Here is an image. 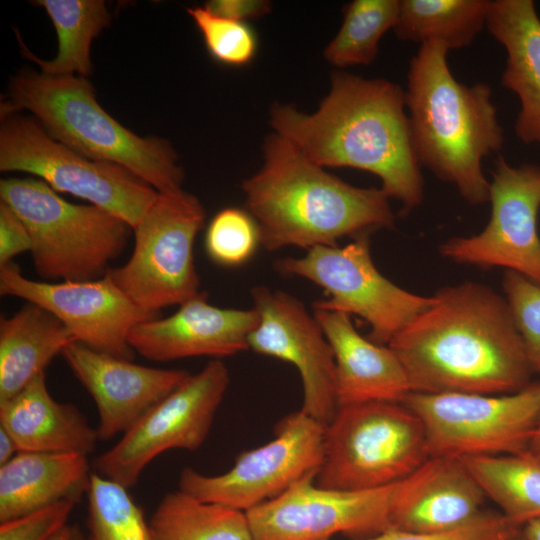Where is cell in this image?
<instances>
[{"mask_svg":"<svg viewBox=\"0 0 540 540\" xmlns=\"http://www.w3.org/2000/svg\"><path fill=\"white\" fill-rule=\"evenodd\" d=\"M489 0H400L394 32L420 45L438 42L449 51L472 44L486 26Z\"/></svg>","mask_w":540,"mask_h":540,"instance_id":"83f0119b","label":"cell"},{"mask_svg":"<svg viewBox=\"0 0 540 540\" xmlns=\"http://www.w3.org/2000/svg\"><path fill=\"white\" fill-rule=\"evenodd\" d=\"M30 249L31 238L25 224L8 205L0 202V267Z\"/></svg>","mask_w":540,"mask_h":540,"instance_id":"8d00e7d4","label":"cell"},{"mask_svg":"<svg viewBox=\"0 0 540 540\" xmlns=\"http://www.w3.org/2000/svg\"><path fill=\"white\" fill-rule=\"evenodd\" d=\"M205 217L199 199L182 188L158 192L133 229L129 260L107 274L134 304L150 313L196 297L201 292L193 247Z\"/></svg>","mask_w":540,"mask_h":540,"instance_id":"ba28073f","label":"cell"},{"mask_svg":"<svg viewBox=\"0 0 540 540\" xmlns=\"http://www.w3.org/2000/svg\"><path fill=\"white\" fill-rule=\"evenodd\" d=\"M521 528L501 513H486L472 524L447 533L423 534L390 528L362 540H518Z\"/></svg>","mask_w":540,"mask_h":540,"instance_id":"e575fe53","label":"cell"},{"mask_svg":"<svg viewBox=\"0 0 540 540\" xmlns=\"http://www.w3.org/2000/svg\"><path fill=\"white\" fill-rule=\"evenodd\" d=\"M0 171L33 174L54 191L84 199L132 229L158 195L126 168L89 159L53 139L36 120L14 113L2 115Z\"/></svg>","mask_w":540,"mask_h":540,"instance_id":"9c48e42d","label":"cell"},{"mask_svg":"<svg viewBox=\"0 0 540 540\" xmlns=\"http://www.w3.org/2000/svg\"><path fill=\"white\" fill-rule=\"evenodd\" d=\"M229 383L225 363L210 360L99 455L94 460V472L129 489L163 452L197 450L210 432Z\"/></svg>","mask_w":540,"mask_h":540,"instance_id":"7c38bea8","label":"cell"},{"mask_svg":"<svg viewBox=\"0 0 540 540\" xmlns=\"http://www.w3.org/2000/svg\"><path fill=\"white\" fill-rule=\"evenodd\" d=\"M76 506L60 502L0 523V540H50L69 522Z\"/></svg>","mask_w":540,"mask_h":540,"instance_id":"d590c367","label":"cell"},{"mask_svg":"<svg viewBox=\"0 0 540 540\" xmlns=\"http://www.w3.org/2000/svg\"><path fill=\"white\" fill-rule=\"evenodd\" d=\"M204 6L222 17L247 23L268 14L272 4L266 0H211Z\"/></svg>","mask_w":540,"mask_h":540,"instance_id":"74e56055","label":"cell"},{"mask_svg":"<svg viewBox=\"0 0 540 540\" xmlns=\"http://www.w3.org/2000/svg\"><path fill=\"white\" fill-rule=\"evenodd\" d=\"M529 451L537 456H540V419H539L537 431L535 433V436H534V439L532 441Z\"/></svg>","mask_w":540,"mask_h":540,"instance_id":"b9f144b4","label":"cell"},{"mask_svg":"<svg viewBox=\"0 0 540 540\" xmlns=\"http://www.w3.org/2000/svg\"><path fill=\"white\" fill-rule=\"evenodd\" d=\"M242 190L268 251L337 246L343 237L370 235L395 223L385 191L356 187L326 172L276 133L265 140L263 165Z\"/></svg>","mask_w":540,"mask_h":540,"instance_id":"3957f363","label":"cell"},{"mask_svg":"<svg viewBox=\"0 0 540 540\" xmlns=\"http://www.w3.org/2000/svg\"><path fill=\"white\" fill-rule=\"evenodd\" d=\"M19 452L13 437L4 428L0 427V466L11 461Z\"/></svg>","mask_w":540,"mask_h":540,"instance_id":"f35d334b","label":"cell"},{"mask_svg":"<svg viewBox=\"0 0 540 540\" xmlns=\"http://www.w3.org/2000/svg\"><path fill=\"white\" fill-rule=\"evenodd\" d=\"M0 293L36 304L57 317L74 342L132 360L128 342L139 323L159 317L139 308L105 276L88 281L42 282L26 278L14 262L0 267Z\"/></svg>","mask_w":540,"mask_h":540,"instance_id":"9a60e30c","label":"cell"},{"mask_svg":"<svg viewBox=\"0 0 540 540\" xmlns=\"http://www.w3.org/2000/svg\"><path fill=\"white\" fill-rule=\"evenodd\" d=\"M485 500L461 459L431 457L395 484L391 528L423 534L455 531L486 514Z\"/></svg>","mask_w":540,"mask_h":540,"instance_id":"ffe728a7","label":"cell"},{"mask_svg":"<svg viewBox=\"0 0 540 540\" xmlns=\"http://www.w3.org/2000/svg\"><path fill=\"white\" fill-rule=\"evenodd\" d=\"M0 199L25 224L35 271L46 280L102 278L133 230L100 207L66 201L38 178L2 179Z\"/></svg>","mask_w":540,"mask_h":540,"instance_id":"8992f818","label":"cell"},{"mask_svg":"<svg viewBox=\"0 0 540 540\" xmlns=\"http://www.w3.org/2000/svg\"><path fill=\"white\" fill-rule=\"evenodd\" d=\"M49 15L58 37L57 55L42 60L32 54L19 38L25 57L37 63L51 76L86 78L92 72L90 48L93 39L111 20L103 0H38Z\"/></svg>","mask_w":540,"mask_h":540,"instance_id":"4316f807","label":"cell"},{"mask_svg":"<svg viewBox=\"0 0 540 540\" xmlns=\"http://www.w3.org/2000/svg\"><path fill=\"white\" fill-rule=\"evenodd\" d=\"M74 340L49 311L27 303L10 317L0 318V402L45 372L52 359Z\"/></svg>","mask_w":540,"mask_h":540,"instance_id":"d4e9b609","label":"cell"},{"mask_svg":"<svg viewBox=\"0 0 540 540\" xmlns=\"http://www.w3.org/2000/svg\"><path fill=\"white\" fill-rule=\"evenodd\" d=\"M313 315L334 353L338 406L402 403L412 392L402 362L388 345L364 338L345 313L314 308Z\"/></svg>","mask_w":540,"mask_h":540,"instance_id":"44dd1931","label":"cell"},{"mask_svg":"<svg viewBox=\"0 0 540 540\" xmlns=\"http://www.w3.org/2000/svg\"><path fill=\"white\" fill-rule=\"evenodd\" d=\"M85 540H150L143 510L122 485L92 472Z\"/></svg>","mask_w":540,"mask_h":540,"instance_id":"4dcf8cb0","label":"cell"},{"mask_svg":"<svg viewBox=\"0 0 540 540\" xmlns=\"http://www.w3.org/2000/svg\"><path fill=\"white\" fill-rule=\"evenodd\" d=\"M518 540H524V539H523V538L521 537V535H520V537H519V539H518Z\"/></svg>","mask_w":540,"mask_h":540,"instance_id":"7bdbcfd3","label":"cell"},{"mask_svg":"<svg viewBox=\"0 0 540 540\" xmlns=\"http://www.w3.org/2000/svg\"><path fill=\"white\" fill-rule=\"evenodd\" d=\"M276 270L307 279L321 287L327 298L315 309L357 315L370 326L371 341L388 345L415 316L434 303V296L409 292L387 279L375 266L369 234L343 247L318 246L302 257L276 260Z\"/></svg>","mask_w":540,"mask_h":540,"instance_id":"8fae6325","label":"cell"},{"mask_svg":"<svg viewBox=\"0 0 540 540\" xmlns=\"http://www.w3.org/2000/svg\"><path fill=\"white\" fill-rule=\"evenodd\" d=\"M433 296L434 303L388 343L412 392L500 395L532 383L534 371L503 295L463 282Z\"/></svg>","mask_w":540,"mask_h":540,"instance_id":"6da1fadb","label":"cell"},{"mask_svg":"<svg viewBox=\"0 0 540 540\" xmlns=\"http://www.w3.org/2000/svg\"><path fill=\"white\" fill-rule=\"evenodd\" d=\"M521 537L524 540H540V519L523 525L521 528Z\"/></svg>","mask_w":540,"mask_h":540,"instance_id":"60d3db41","label":"cell"},{"mask_svg":"<svg viewBox=\"0 0 540 540\" xmlns=\"http://www.w3.org/2000/svg\"><path fill=\"white\" fill-rule=\"evenodd\" d=\"M325 429L301 410L293 412L277 423L273 440L239 454L225 473L209 476L184 468L179 490L247 512L300 480L316 478L324 457Z\"/></svg>","mask_w":540,"mask_h":540,"instance_id":"4fadbf2b","label":"cell"},{"mask_svg":"<svg viewBox=\"0 0 540 540\" xmlns=\"http://www.w3.org/2000/svg\"><path fill=\"white\" fill-rule=\"evenodd\" d=\"M187 12L212 59L227 66L242 67L255 58L258 38L248 23L222 17L205 6L189 8Z\"/></svg>","mask_w":540,"mask_h":540,"instance_id":"d6a6232c","label":"cell"},{"mask_svg":"<svg viewBox=\"0 0 540 540\" xmlns=\"http://www.w3.org/2000/svg\"><path fill=\"white\" fill-rule=\"evenodd\" d=\"M312 477L246 512L252 540H329L374 536L391 528L395 484L364 491L322 488ZM398 483V482H397Z\"/></svg>","mask_w":540,"mask_h":540,"instance_id":"2e32d148","label":"cell"},{"mask_svg":"<svg viewBox=\"0 0 540 540\" xmlns=\"http://www.w3.org/2000/svg\"><path fill=\"white\" fill-rule=\"evenodd\" d=\"M148 527L150 540H252L246 512L181 490L162 497Z\"/></svg>","mask_w":540,"mask_h":540,"instance_id":"f1b7e54d","label":"cell"},{"mask_svg":"<svg viewBox=\"0 0 540 540\" xmlns=\"http://www.w3.org/2000/svg\"><path fill=\"white\" fill-rule=\"evenodd\" d=\"M491 216L485 228L468 237H453L439 247L456 263L500 267L540 286V167L510 165L498 156L491 171Z\"/></svg>","mask_w":540,"mask_h":540,"instance_id":"5bb4252c","label":"cell"},{"mask_svg":"<svg viewBox=\"0 0 540 540\" xmlns=\"http://www.w3.org/2000/svg\"><path fill=\"white\" fill-rule=\"evenodd\" d=\"M449 50L432 41L420 45L409 63L406 108L421 166L455 186L470 205L489 202L490 181L482 161L500 151L504 130L486 83L456 80Z\"/></svg>","mask_w":540,"mask_h":540,"instance_id":"277c9868","label":"cell"},{"mask_svg":"<svg viewBox=\"0 0 540 540\" xmlns=\"http://www.w3.org/2000/svg\"><path fill=\"white\" fill-rule=\"evenodd\" d=\"M405 108V91L398 84L335 71L315 112L275 103L269 123L274 133L323 168L349 167L376 175L381 189L407 214L423 200L424 179Z\"/></svg>","mask_w":540,"mask_h":540,"instance_id":"7a4b0ae2","label":"cell"},{"mask_svg":"<svg viewBox=\"0 0 540 540\" xmlns=\"http://www.w3.org/2000/svg\"><path fill=\"white\" fill-rule=\"evenodd\" d=\"M0 427L13 437L20 452L88 456L99 440L96 428L76 406L58 402L50 395L45 372L0 402Z\"/></svg>","mask_w":540,"mask_h":540,"instance_id":"603a6c76","label":"cell"},{"mask_svg":"<svg viewBox=\"0 0 540 540\" xmlns=\"http://www.w3.org/2000/svg\"><path fill=\"white\" fill-rule=\"evenodd\" d=\"M30 111L56 141L97 161L120 165L158 192L181 188L184 171L171 143L130 131L97 102L91 83L78 76L26 70L12 78L2 113Z\"/></svg>","mask_w":540,"mask_h":540,"instance_id":"5b68a950","label":"cell"},{"mask_svg":"<svg viewBox=\"0 0 540 540\" xmlns=\"http://www.w3.org/2000/svg\"><path fill=\"white\" fill-rule=\"evenodd\" d=\"M400 0H354L344 6L343 22L324 50L333 66L345 68L372 63L385 33L394 29Z\"/></svg>","mask_w":540,"mask_h":540,"instance_id":"f546056e","label":"cell"},{"mask_svg":"<svg viewBox=\"0 0 540 540\" xmlns=\"http://www.w3.org/2000/svg\"><path fill=\"white\" fill-rule=\"evenodd\" d=\"M50 540H85V535L78 524L68 523Z\"/></svg>","mask_w":540,"mask_h":540,"instance_id":"ab89813d","label":"cell"},{"mask_svg":"<svg viewBox=\"0 0 540 540\" xmlns=\"http://www.w3.org/2000/svg\"><path fill=\"white\" fill-rule=\"evenodd\" d=\"M486 27L507 54L502 85L520 102L514 129L540 146V17L532 0L491 1Z\"/></svg>","mask_w":540,"mask_h":540,"instance_id":"7402d4cb","label":"cell"},{"mask_svg":"<svg viewBox=\"0 0 540 540\" xmlns=\"http://www.w3.org/2000/svg\"><path fill=\"white\" fill-rule=\"evenodd\" d=\"M461 460L509 521L522 527L540 519V456L526 451Z\"/></svg>","mask_w":540,"mask_h":540,"instance_id":"484cf974","label":"cell"},{"mask_svg":"<svg viewBox=\"0 0 540 540\" xmlns=\"http://www.w3.org/2000/svg\"><path fill=\"white\" fill-rule=\"evenodd\" d=\"M259 245L258 225L246 209H222L207 226L205 250L219 265L241 266L253 257Z\"/></svg>","mask_w":540,"mask_h":540,"instance_id":"1f68e13d","label":"cell"},{"mask_svg":"<svg viewBox=\"0 0 540 540\" xmlns=\"http://www.w3.org/2000/svg\"><path fill=\"white\" fill-rule=\"evenodd\" d=\"M429 458L423 424L405 404L339 406L325 429L316 485L344 491L383 488L405 479Z\"/></svg>","mask_w":540,"mask_h":540,"instance_id":"52a82bcc","label":"cell"},{"mask_svg":"<svg viewBox=\"0 0 540 540\" xmlns=\"http://www.w3.org/2000/svg\"><path fill=\"white\" fill-rule=\"evenodd\" d=\"M93 398L99 440L127 432L190 375L185 370L139 365L73 342L61 354Z\"/></svg>","mask_w":540,"mask_h":540,"instance_id":"ac0fdd59","label":"cell"},{"mask_svg":"<svg viewBox=\"0 0 540 540\" xmlns=\"http://www.w3.org/2000/svg\"><path fill=\"white\" fill-rule=\"evenodd\" d=\"M421 420L431 457L529 451L540 419V382L510 394L411 392L402 402Z\"/></svg>","mask_w":540,"mask_h":540,"instance_id":"30bf717a","label":"cell"},{"mask_svg":"<svg viewBox=\"0 0 540 540\" xmlns=\"http://www.w3.org/2000/svg\"><path fill=\"white\" fill-rule=\"evenodd\" d=\"M91 466L80 453L19 452L0 466V523L87 495Z\"/></svg>","mask_w":540,"mask_h":540,"instance_id":"cb8c5ba5","label":"cell"},{"mask_svg":"<svg viewBox=\"0 0 540 540\" xmlns=\"http://www.w3.org/2000/svg\"><path fill=\"white\" fill-rule=\"evenodd\" d=\"M251 296L259 320L249 335V349L294 365L303 386L301 411L327 426L339 406L335 357L322 327L286 292L255 286Z\"/></svg>","mask_w":540,"mask_h":540,"instance_id":"e0dca14e","label":"cell"},{"mask_svg":"<svg viewBox=\"0 0 540 540\" xmlns=\"http://www.w3.org/2000/svg\"><path fill=\"white\" fill-rule=\"evenodd\" d=\"M502 287L533 371L540 372V286L505 271Z\"/></svg>","mask_w":540,"mask_h":540,"instance_id":"836d02e7","label":"cell"},{"mask_svg":"<svg viewBox=\"0 0 540 540\" xmlns=\"http://www.w3.org/2000/svg\"><path fill=\"white\" fill-rule=\"evenodd\" d=\"M258 320L254 307H217L201 292L172 315L137 324L128 342L134 352L151 361L199 356L220 359L249 349L248 338Z\"/></svg>","mask_w":540,"mask_h":540,"instance_id":"d6986e66","label":"cell"}]
</instances>
